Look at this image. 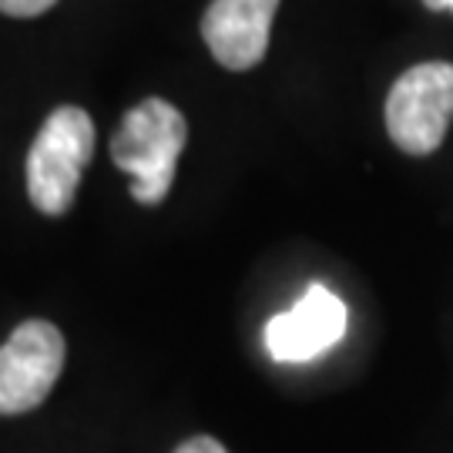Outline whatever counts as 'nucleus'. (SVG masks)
<instances>
[{"label": "nucleus", "mask_w": 453, "mask_h": 453, "mask_svg": "<svg viewBox=\"0 0 453 453\" xmlns=\"http://www.w3.org/2000/svg\"><path fill=\"white\" fill-rule=\"evenodd\" d=\"M185 138V114L165 97H145L121 118V128L111 138V162L131 179L134 202L162 205L172 192Z\"/></svg>", "instance_id": "nucleus-1"}, {"label": "nucleus", "mask_w": 453, "mask_h": 453, "mask_svg": "<svg viewBox=\"0 0 453 453\" xmlns=\"http://www.w3.org/2000/svg\"><path fill=\"white\" fill-rule=\"evenodd\" d=\"M95 155V121L84 108L61 104L48 114L27 151V195L41 215H65Z\"/></svg>", "instance_id": "nucleus-2"}, {"label": "nucleus", "mask_w": 453, "mask_h": 453, "mask_svg": "<svg viewBox=\"0 0 453 453\" xmlns=\"http://www.w3.org/2000/svg\"><path fill=\"white\" fill-rule=\"evenodd\" d=\"M453 121V65L426 61L403 71L387 97V131L406 155H434Z\"/></svg>", "instance_id": "nucleus-3"}, {"label": "nucleus", "mask_w": 453, "mask_h": 453, "mask_svg": "<svg viewBox=\"0 0 453 453\" xmlns=\"http://www.w3.org/2000/svg\"><path fill=\"white\" fill-rule=\"evenodd\" d=\"M65 336L48 319H27L0 346V417H17L48 400L65 370Z\"/></svg>", "instance_id": "nucleus-4"}, {"label": "nucleus", "mask_w": 453, "mask_h": 453, "mask_svg": "<svg viewBox=\"0 0 453 453\" xmlns=\"http://www.w3.org/2000/svg\"><path fill=\"white\" fill-rule=\"evenodd\" d=\"M349 312L336 292L309 286L292 309L279 312L265 326V349L275 363H309L323 357L346 336Z\"/></svg>", "instance_id": "nucleus-5"}, {"label": "nucleus", "mask_w": 453, "mask_h": 453, "mask_svg": "<svg viewBox=\"0 0 453 453\" xmlns=\"http://www.w3.org/2000/svg\"><path fill=\"white\" fill-rule=\"evenodd\" d=\"M279 0H211L202 37L211 58L228 71H249L265 58Z\"/></svg>", "instance_id": "nucleus-6"}, {"label": "nucleus", "mask_w": 453, "mask_h": 453, "mask_svg": "<svg viewBox=\"0 0 453 453\" xmlns=\"http://www.w3.org/2000/svg\"><path fill=\"white\" fill-rule=\"evenodd\" d=\"M58 0H0V14L7 17H41Z\"/></svg>", "instance_id": "nucleus-7"}, {"label": "nucleus", "mask_w": 453, "mask_h": 453, "mask_svg": "<svg viewBox=\"0 0 453 453\" xmlns=\"http://www.w3.org/2000/svg\"><path fill=\"white\" fill-rule=\"evenodd\" d=\"M175 453H228V450L215 437H192V440H185Z\"/></svg>", "instance_id": "nucleus-8"}, {"label": "nucleus", "mask_w": 453, "mask_h": 453, "mask_svg": "<svg viewBox=\"0 0 453 453\" xmlns=\"http://www.w3.org/2000/svg\"><path fill=\"white\" fill-rule=\"evenodd\" d=\"M430 11H453V0H423Z\"/></svg>", "instance_id": "nucleus-9"}]
</instances>
